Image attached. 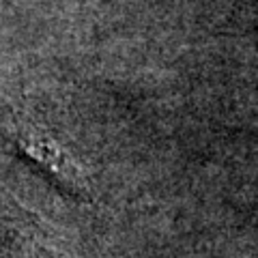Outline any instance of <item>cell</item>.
<instances>
[{"mask_svg":"<svg viewBox=\"0 0 258 258\" xmlns=\"http://www.w3.org/2000/svg\"><path fill=\"white\" fill-rule=\"evenodd\" d=\"M20 149L32 159H37L45 170L54 172L58 176V181H62L64 185L78 187V189L84 187V179H82V172H80L78 164L50 136H45L41 132H24L20 138Z\"/></svg>","mask_w":258,"mask_h":258,"instance_id":"6da1fadb","label":"cell"}]
</instances>
